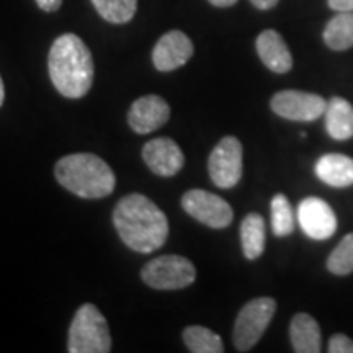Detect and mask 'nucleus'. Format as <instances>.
Listing matches in <instances>:
<instances>
[{
  "label": "nucleus",
  "mask_w": 353,
  "mask_h": 353,
  "mask_svg": "<svg viewBox=\"0 0 353 353\" xmlns=\"http://www.w3.org/2000/svg\"><path fill=\"white\" fill-rule=\"evenodd\" d=\"M290 339L294 352L298 353H319L322 348L319 324L306 312L293 316L290 324Z\"/></svg>",
  "instance_id": "nucleus-16"
},
{
  "label": "nucleus",
  "mask_w": 353,
  "mask_h": 353,
  "mask_svg": "<svg viewBox=\"0 0 353 353\" xmlns=\"http://www.w3.org/2000/svg\"><path fill=\"white\" fill-rule=\"evenodd\" d=\"M330 353H353V341L345 334H335L329 341Z\"/></svg>",
  "instance_id": "nucleus-24"
},
{
  "label": "nucleus",
  "mask_w": 353,
  "mask_h": 353,
  "mask_svg": "<svg viewBox=\"0 0 353 353\" xmlns=\"http://www.w3.org/2000/svg\"><path fill=\"white\" fill-rule=\"evenodd\" d=\"M276 301L273 298L262 296L249 301L237 314L234 324L232 341L239 352H249L257 345L275 316Z\"/></svg>",
  "instance_id": "nucleus-5"
},
{
  "label": "nucleus",
  "mask_w": 353,
  "mask_h": 353,
  "mask_svg": "<svg viewBox=\"0 0 353 353\" xmlns=\"http://www.w3.org/2000/svg\"><path fill=\"white\" fill-rule=\"evenodd\" d=\"M254 7H257L259 10H270V8L276 7V3L280 0H250Z\"/></svg>",
  "instance_id": "nucleus-27"
},
{
  "label": "nucleus",
  "mask_w": 353,
  "mask_h": 353,
  "mask_svg": "<svg viewBox=\"0 0 353 353\" xmlns=\"http://www.w3.org/2000/svg\"><path fill=\"white\" fill-rule=\"evenodd\" d=\"M54 174L65 190L87 200L108 196L117 185L113 170L95 154L79 152L59 159Z\"/></svg>",
  "instance_id": "nucleus-3"
},
{
  "label": "nucleus",
  "mask_w": 353,
  "mask_h": 353,
  "mask_svg": "<svg viewBox=\"0 0 353 353\" xmlns=\"http://www.w3.org/2000/svg\"><path fill=\"white\" fill-rule=\"evenodd\" d=\"M272 229L273 234L278 237H286L294 231L296 219H294L293 208H291L290 200L283 193H278L272 198Z\"/></svg>",
  "instance_id": "nucleus-22"
},
{
  "label": "nucleus",
  "mask_w": 353,
  "mask_h": 353,
  "mask_svg": "<svg viewBox=\"0 0 353 353\" xmlns=\"http://www.w3.org/2000/svg\"><path fill=\"white\" fill-rule=\"evenodd\" d=\"M270 107L278 117L290 121H314L325 113L327 101L317 94L281 90L272 97Z\"/></svg>",
  "instance_id": "nucleus-9"
},
{
  "label": "nucleus",
  "mask_w": 353,
  "mask_h": 353,
  "mask_svg": "<svg viewBox=\"0 0 353 353\" xmlns=\"http://www.w3.org/2000/svg\"><path fill=\"white\" fill-rule=\"evenodd\" d=\"M325 130L332 139L345 141L353 138V107L342 97H334L325 108Z\"/></svg>",
  "instance_id": "nucleus-17"
},
{
  "label": "nucleus",
  "mask_w": 353,
  "mask_h": 353,
  "mask_svg": "<svg viewBox=\"0 0 353 353\" xmlns=\"http://www.w3.org/2000/svg\"><path fill=\"white\" fill-rule=\"evenodd\" d=\"M182 208L192 218L213 229L228 228L234 218L231 205L224 198L200 188L188 190L182 196Z\"/></svg>",
  "instance_id": "nucleus-8"
},
{
  "label": "nucleus",
  "mask_w": 353,
  "mask_h": 353,
  "mask_svg": "<svg viewBox=\"0 0 353 353\" xmlns=\"http://www.w3.org/2000/svg\"><path fill=\"white\" fill-rule=\"evenodd\" d=\"M141 278L154 290H183L195 281L196 270L182 255H162L144 265Z\"/></svg>",
  "instance_id": "nucleus-6"
},
{
  "label": "nucleus",
  "mask_w": 353,
  "mask_h": 353,
  "mask_svg": "<svg viewBox=\"0 0 353 353\" xmlns=\"http://www.w3.org/2000/svg\"><path fill=\"white\" fill-rule=\"evenodd\" d=\"M324 43L334 51H345L353 46V12H337L325 25Z\"/></svg>",
  "instance_id": "nucleus-18"
},
{
  "label": "nucleus",
  "mask_w": 353,
  "mask_h": 353,
  "mask_svg": "<svg viewBox=\"0 0 353 353\" xmlns=\"http://www.w3.org/2000/svg\"><path fill=\"white\" fill-rule=\"evenodd\" d=\"M327 3L335 12H353V0H327Z\"/></svg>",
  "instance_id": "nucleus-25"
},
{
  "label": "nucleus",
  "mask_w": 353,
  "mask_h": 353,
  "mask_svg": "<svg viewBox=\"0 0 353 353\" xmlns=\"http://www.w3.org/2000/svg\"><path fill=\"white\" fill-rule=\"evenodd\" d=\"M113 224L121 241L139 254H151L161 249L169 237V221L164 211L139 193L118 201L113 211Z\"/></svg>",
  "instance_id": "nucleus-1"
},
{
  "label": "nucleus",
  "mask_w": 353,
  "mask_h": 353,
  "mask_svg": "<svg viewBox=\"0 0 353 353\" xmlns=\"http://www.w3.org/2000/svg\"><path fill=\"white\" fill-rule=\"evenodd\" d=\"M257 54L272 72L286 74L293 68V56L286 46L283 37L275 30H265L255 41Z\"/></svg>",
  "instance_id": "nucleus-14"
},
{
  "label": "nucleus",
  "mask_w": 353,
  "mask_h": 353,
  "mask_svg": "<svg viewBox=\"0 0 353 353\" xmlns=\"http://www.w3.org/2000/svg\"><path fill=\"white\" fill-rule=\"evenodd\" d=\"M242 151L241 141L234 136H226L216 144L208 159V170L213 183L218 188H234L242 176Z\"/></svg>",
  "instance_id": "nucleus-7"
},
{
  "label": "nucleus",
  "mask_w": 353,
  "mask_h": 353,
  "mask_svg": "<svg viewBox=\"0 0 353 353\" xmlns=\"http://www.w3.org/2000/svg\"><path fill=\"white\" fill-rule=\"evenodd\" d=\"M3 99H6V87H3V81L2 77H0V107H2Z\"/></svg>",
  "instance_id": "nucleus-29"
},
{
  "label": "nucleus",
  "mask_w": 353,
  "mask_h": 353,
  "mask_svg": "<svg viewBox=\"0 0 353 353\" xmlns=\"http://www.w3.org/2000/svg\"><path fill=\"white\" fill-rule=\"evenodd\" d=\"M68 350L70 353H108L112 350L108 322L94 304H83L74 316Z\"/></svg>",
  "instance_id": "nucleus-4"
},
{
  "label": "nucleus",
  "mask_w": 353,
  "mask_h": 353,
  "mask_svg": "<svg viewBox=\"0 0 353 353\" xmlns=\"http://www.w3.org/2000/svg\"><path fill=\"white\" fill-rule=\"evenodd\" d=\"M298 223L307 237L325 241L332 237L337 229V218L329 203L317 196H309L299 203Z\"/></svg>",
  "instance_id": "nucleus-10"
},
{
  "label": "nucleus",
  "mask_w": 353,
  "mask_h": 353,
  "mask_svg": "<svg viewBox=\"0 0 353 353\" xmlns=\"http://www.w3.org/2000/svg\"><path fill=\"white\" fill-rule=\"evenodd\" d=\"M92 3L101 19L114 25L131 21L138 8V0H92Z\"/></svg>",
  "instance_id": "nucleus-21"
},
{
  "label": "nucleus",
  "mask_w": 353,
  "mask_h": 353,
  "mask_svg": "<svg viewBox=\"0 0 353 353\" xmlns=\"http://www.w3.org/2000/svg\"><path fill=\"white\" fill-rule=\"evenodd\" d=\"M316 175L321 182L334 188L353 185V159L343 154H325L316 164Z\"/></svg>",
  "instance_id": "nucleus-15"
},
{
  "label": "nucleus",
  "mask_w": 353,
  "mask_h": 353,
  "mask_svg": "<svg viewBox=\"0 0 353 353\" xmlns=\"http://www.w3.org/2000/svg\"><path fill=\"white\" fill-rule=\"evenodd\" d=\"M195 48L192 39L180 30H172L161 37L152 51V63L161 72H172L192 59Z\"/></svg>",
  "instance_id": "nucleus-11"
},
{
  "label": "nucleus",
  "mask_w": 353,
  "mask_h": 353,
  "mask_svg": "<svg viewBox=\"0 0 353 353\" xmlns=\"http://www.w3.org/2000/svg\"><path fill=\"white\" fill-rule=\"evenodd\" d=\"M211 6L214 7H221V8H226V7H232L237 0H208Z\"/></svg>",
  "instance_id": "nucleus-28"
},
{
  "label": "nucleus",
  "mask_w": 353,
  "mask_h": 353,
  "mask_svg": "<svg viewBox=\"0 0 353 353\" xmlns=\"http://www.w3.org/2000/svg\"><path fill=\"white\" fill-rule=\"evenodd\" d=\"M34 2L38 3V7L41 8V10L48 13L59 10L61 6H63V0H34Z\"/></svg>",
  "instance_id": "nucleus-26"
},
{
  "label": "nucleus",
  "mask_w": 353,
  "mask_h": 353,
  "mask_svg": "<svg viewBox=\"0 0 353 353\" xmlns=\"http://www.w3.org/2000/svg\"><path fill=\"white\" fill-rule=\"evenodd\" d=\"M143 159L145 165L159 176H174L185 164L182 149L170 138H156L145 143Z\"/></svg>",
  "instance_id": "nucleus-13"
},
{
  "label": "nucleus",
  "mask_w": 353,
  "mask_h": 353,
  "mask_svg": "<svg viewBox=\"0 0 353 353\" xmlns=\"http://www.w3.org/2000/svg\"><path fill=\"white\" fill-rule=\"evenodd\" d=\"M327 268L330 273L339 276L353 272V232L347 234L329 255Z\"/></svg>",
  "instance_id": "nucleus-23"
},
{
  "label": "nucleus",
  "mask_w": 353,
  "mask_h": 353,
  "mask_svg": "<svg viewBox=\"0 0 353 353\" xmlns=\"http://www.w3.org/2000/svg\"><path fill=\"white\" fill-rule=\"evenodd\" d=\"M170 118L169 103L159 95L141 97L128 112V123L138 134H148L165 125Z\"/></svg>",
  "instance_id": "nucleus-12"
},
{
  "label": "nucleus",
  "mask_w": 353,
  "mask_h": 353,
  "mask_svg": "<svg viewBox=\"0 0 353 353\" xmlns=\"http://www.w3.org/2000/svg\"><path fill=\"white\" fill-rule=\"evenodd\" d=\"M241 244L245 259L255 260L265 250V221L260 214H247L241 224Z\"/></svg>",
  "instance_id": "nucleus-19"
},
{
  "label": "nucleus",
  "mask_w": 353,
  "mask_h": 353,
  "mask_svg": "<svg viewBox=\"0 0 353 353\" xmlns=\"http://www.w3.org/2000/svg\"><path fill=\"white\" fill-rule=\"evenodd\" d=\"M183 342L193 353H223L224 343L213 330L203 325H190L183 330Z\"/></svg>",
  "instance_id": "nucleus-20"
},
{
  "label": "nucleus",
  "mask_w": 353,
  "mask_h": 353,
  "mask_svg": "<svg viewBox=\"0 0 353 353\" xmlns=\"http://www.w3.org/2000/svg\"><path fill=\"white\" fill-rule=\"evenodd\" d=\"M48 69L56 90L65 99H82L94 82V57L77 34L65 33L52 43Z\"/></svg>",
  "instance_id": "nucleus-2"
}]
</instances>
